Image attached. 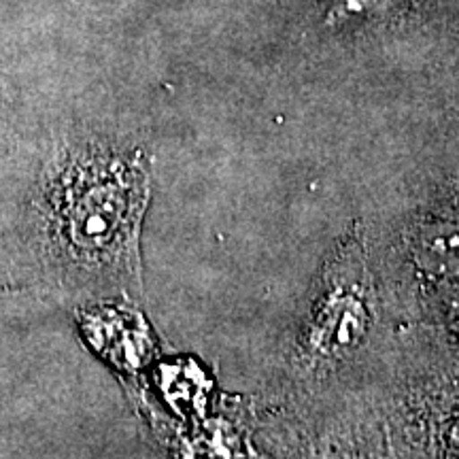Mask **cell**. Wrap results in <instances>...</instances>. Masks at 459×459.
I'll use <instances>...</instances> for the list:
<instances>
[{
    "label": "cell",
    "instance_id": "cell-3",
    "mask_svg": "<svg viewBox=\"0 0 459 459\" xmlns=\"http://www.w3.org/2000/svg\"><path fill=\"white\" fill-rule=\"evenodd\" d=\"M387 0H338V9L342 15H355V13H366V11L381 9Z\"/></svg>",
    "mask_w": 459,
    "mask_h": 459
},
{
    "label": "cell",
    "instance_id": "cell-1",
    "mask_svg": "<svg viewBox=\"0 0 459 459\" xmlns=\"http://www.w3.org/2000/svg\"><path fill=\"white\" fill-rule=\"evenodd\" d=\"M147 172L126 156H83L45 183L24 240L45 283L71 296L143 298Z\"/></svg>",
    "mask_w": 459,
    "mask_h": 459
},
{
    "label": "cell",
    "instance_id": "cell-2",
    "mask_svg": "<svg viewBox=\"0 0 459 459\" xmlns=\"http://www.w3.org/2000/svg\"><path fill=\"white\" fill-rule=\"evenodd\" d=\"M392 315L368 226L353 223L325 255L287 338L281 398H315L375 375L392 349Z\"/></svg>",
    "mask_w": 459,
    "mask_h": 459
}]
</instances>
